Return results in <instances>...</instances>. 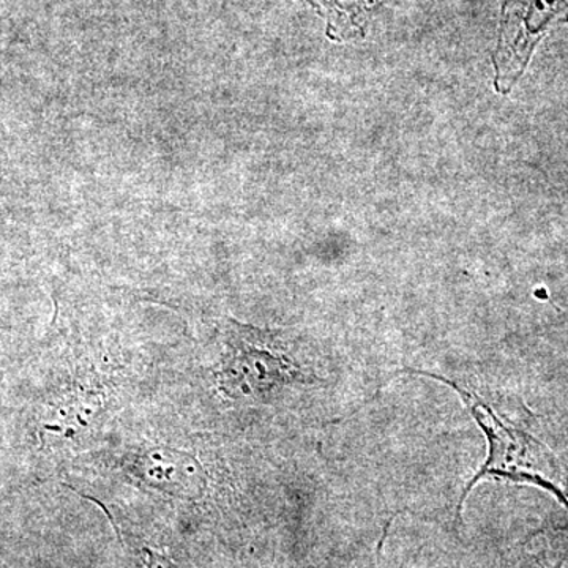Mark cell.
<instances>
[{"label":"cell","mask_w":568,"mask_h":568,"mask_svg":"<svg viewBox=\"0 0 568 568\" xmlns=\"http://www.w3.org/2000/svg\"><path fill=\"white\" fill-rule=\"evenodd\" d=\"M402 373L433 377V379L440 381V383L454 388L463 396L474 420L477 422L481 432L487 436V462L484 463V466L480 467V470L463 491L458 504V517H462V510L470 489L476 487L478 481L485 477L536 485V487L547 489L551 495L558 497L559 503L568 510V493L562 487V476H560L558 463L544 444L538 443L532 436L526 435L517 426L497 417L495 410L484 399L467 390L457 381L436 376L433 373L413 372V369H403Z\"/></svg>","instance_id":"cell-1"},{"label":"cell","mask_w":568,"mask_h":568,"mask_svg":"<svg viewBox=\"0 0 568 568\" xmlns=\"http://www.w3.org/2000/svg\"><path fill=\"white\" fill-rule=\"evenodd\" d=\"M327 21V33L332 39H351L364 33L366 11L388 0H304Z\"/></svg>","instance_id":"cell-4"},{"label":"cell","mask_w":568,"mask_h":568,"mask_svg":"<svg viewBox=\"0 0 568 568\" xmlns=\"http://www.w3.org/2000/svg\"><path fill=\"white\" fill-rule=\"evenodd\" d=\"M126 470L140 484L179 499H196L207 487L201 463L185 452L170 447H149L126 459Z\"/></svg>","instance_id":"cell-3"},{"label":"cell","mask_w":568,"mask_h":568,"mask_svg":"<svg viewBox=\"0 0 568 568\" xmlns=\"http://www.w3.org/2000/svg\"><path fill=\"white\" fill-rule=\"evenodd\" d=\"M216 377L223 394L237 402L264 399L282 387L308 381L275 334L241 324H235Z\"/></svg>","instance_id":"cell-2"},{"label":"cell","mask_w":568,"mask_h":568,"mask_svg":"<svg viewBox=\"0 0 568 568\" xmlns=\"http://www.w3.org/2000/svg\"><path fill=\"white\" fill-rule=\"evenodd\" d=\"M555 568H562V562L558 564Z\"/></svg>","instance_id":"cell-6"},{"label":"cell","mask_w":568,"mask_h":568,"mask_svg":"<svg viewBox=\"0 0 568 568\" xmlns=\"http://www.w3.org/2000/svg\"><path fill=\"white\" fill-rule=\"evenodd\" d=\"M110 517V515H108ZM111 519L115 532L121 537L123 545L129 549L130 558L133 560L134 568H182L171 556L166 552L159 551V549L149 547L141 538L133 536L129 530H123L121 526Z\"/></svg>","instance_id":"cell-5"}]
</instances>
